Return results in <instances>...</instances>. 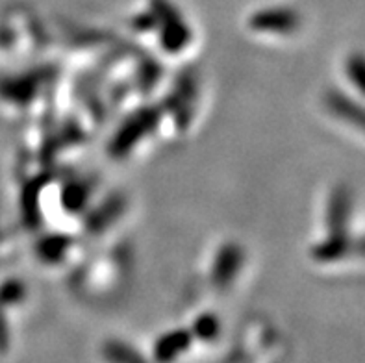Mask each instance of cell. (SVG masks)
Returning <instances> with one entry per match:
<instances>
[{
  "mask_svg": "<svg viewBox=\"0 0 365 363\" xmlns=\"http://www.w3.org/2000/svg\"><path fill=\"white\" fill-rule=\"evenodd\" d=\"M351 191L347 188H339L332 197V204H330V215L329 221L334 232H345L347 226L349 215H351Z\"/></svg>",
  "mask_w": 365,
  "mask_h": 363,
  "instance_id": "2",
  "label": "cell"
},
{
  "mask_svg": "<svg viewBox=\"0 0 365 363\" xmlns=\"http://www.w3.org/2000/svg\"><path fill=\"white\" fill-rule=\"evenodd\" d=\"M347 74L352 83L365 95V56L354 54L347 61Z\"/></svg>",
  "mask_w": 365,
  "mask_h": 363,
  "instance_id": "3",
  "label": "cell"
},
{
  "mask_svg": "<svg viewBox=\"0 0 365 363\" xmlns=\"http://www.w3.org/2000/svg\"><path fill=\"white\" fill-rule=\"evenodd\" d=\"M354 248H356V252H360L361 256H365V237H361V240L354 245Z\"/></svg>",
  "mask_w": 365,
  "mask_h": 363,
  "instance_id": "4",
  "label": "cell"
},
{
  "mask_svg": "<svg viewBox=\"0 0 365 363\" xmlns=\"http://www.w3.org/2000/svg\"><path fill=\"white\" fill-rule=\"evenodd\" d=\"M327 104H329V108L332 110V113H336V116L341 117L343 121L354 124L356 128L365 132V106L351 101L347 95H341V93L338 91L330 93L329 97H327Z\"/></svg>",
  "mask_w": 365,
  "mask_h": 363,
  "instance_id": "1",
  "label": "cell"
}]
</instances>
